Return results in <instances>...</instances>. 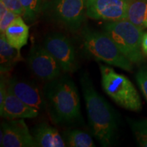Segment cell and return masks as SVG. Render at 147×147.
I'll return each mask as SVG.
<instances>
[{
  "label": "cell",
  "instance_id": "cell-1",
  "mask_svg": "<svg viewBox=\"0 0 147 147\" xmlns=\"http://www.w3.org/2000/svg\"><path fill=\"white\" fill-rule=\"evenodd\" d=\"M80 82L92 135L102 146H113L118 134L117 113L96 91L89 74L83 71L80 75Z\"/></svg>",
  "mask_w": 147,
  "mask_h": 147
},
{
  "label": "cell",
  "instance_id": "cell-2",
  "mask_svg": "<svg viewBox=\"0 0 147 147\" xmlns=\"http://www.w3.org/2000/svg\"><path fill=\"white\" fill-rule=\"evenodd\" d=\"M46 110L57 125H72L82 119L78 88L69 75L61 74L44 85Z\"/></svg>",
  "mask_w": 147,
  "mask_h": 147
},
{
  "label": "cell",
  "instance_id": "cell-3",
  "mask_svg": "<svg viewBox=\"0 0 147 147\" xmlns=\"http://www.w3.org/2000/svg\"><path fill=\"white\" fill-rule=\"evenodd\" d=\"M81 35L84 49L89 56L125 71H132L131 62L124 56L106 33L85 27Z\"/></svg>",
  "mask_w": 147,
  "mask_h": 147
},
{
  "label": "cell",
  "instance_id": "cell-4",
  "mask_svg": "<svg viewBox=\"0 0 147 147\" xmlns=\"http://www.w3.org/2000/svg\"><path fill=\"white\" fill-rule=\"evenodd\" d=\"M104 32L115 42L126 58L132 63L141 65L145 61L142 51L143 29L127 19L109 21L104 26Z\"/></svg>",
  "mask_w": 147,
  "mask_h": 147
},
{
  "label": "cell",
  "instance_id": "cell-5",
  "mask_svg": "<svg viewBox=\"0 0 147 147\" xmlns=\"http://www.w3.org/2000/svg\"><path fill=\"white\" fill-rule=\"evenodd\" d=\"M100 69L103 89L116 104L131 111L142 110L140 97L129 79L108 65L100 64Z\"/></svg>",
  "mask_w": 147,
  "mask_h": 147
},
{
  "label": "cell",
  "instance_id": "cell-6",
  "mask_svg": "<svg viewBox=\"0 0 147 147\" xmlns=\"http://www.w3.org/2000/svg\"><path fill=\"white\" fill-rule=\"evenodd\" d=\"M42 11L57 24L71 32L81 27L86 14V0H51Z\"/></svg>",
  "mask_w": 147,
  "mask_h": 147
},
{
  "label": "cell",
  "instance_id": "cell-7",
  "mask_svg": "<svg viewBox=\"0 0 147 147\" xmlns=\"http://www.w3.org/2000/svg\"><path fill=\"white\" fill-rule=\"evenodd\" d=\"M43 46L57 61L63 72L71 73L78 68L75 48L69 38L60 32H52L45 36Z\"/></svg>",
  "mask_w": 147,
  "mask_h": 147
},
{
  "label": "cell",
  "instance_id": "cell-8",
  "mask_svg": "<svg viewBox=\"0 0 147 147\" xmlns=\"http://www.w3.org/2000/svg\"><path fill=\"white\" fill-rule=\"evenodd\" d=\"M27 64L34 76L46 82L60 76L63 72L57 61L43 45L35 44L32 46L27 57Z\"/></svg>",
  "mask_w": 147,
  "mask_h": 147
},
{
  "label": "cell",
  "instance_id": "cell-9",
  "mask_svg": "<svg viewBox=\"0 0 147 147\" xmlns=\"http://www.w3.org/2000/svg\"><path fill=\"white\" fill-rule=\"evenodd\" d=\"M131 0H86V14L89 18L108 21L127 19Z\"/></svg>",
  "mask_w": 147,
  "mask_h": 147
},
{
  "label": "cell",
  "instance_id": "cell-10",
  "mask_svg": "<svg viewBox=\"0 0 147 147\" xmlns=\"http://www.w3.org/2000/svg\"><path fill=\"white\" fill-rule=\"evenodd\" d=\"M0 136L1 147H37L23 119H5L1 123Z\"/></svg>",
  "mask_w": 147,
  "mask_h": 147
},
{
  "label": "cell",
  "instance_id": "cell-11",
  "mask_svg": "<svg viewBox=\"0 0 147 147\" xmlns=\"http://www.w3.org/2000/svg\"><path fill=\"white\" fill-rule=\"evenodd\" d=\"M8 89L27 105L39 112L46 110L43 89L36 82L12 77L8 78Z\"/></svg>",
  "mask_w": 147,
  "mask_h": 147
},
{
  "label": "cell",
  "instance_id": "cell-12",
  "mask_svg": "<svg viewBox=\"0 0 147 147\" xmlns=\"http://www.w3.org/2000/svg\"><path fill=\"white\" fill-rule=\"evenodd\" d=\"M39 115L36 108L27 105L8 89L3 106L0 108V115L5 119H34Z\"/></svg>",
  "mask_w": 147,
  "mask_h": 147
},
{
  "label": "cell",
  "instance_id": "cell-13",
  "mask_svg": "<svg viewBox=\"0 0 147 147\" xmlns=\"http://www.w3.org/2000/svg\"><path fill=\"white\" fill-rule=\"evenodd\" d=\"M32 136L37 147H65V144L59 132L47 123L36 125L32 129Z\"/></svg>",
  "mask_w": 147,
  "mask_h": 147
},
{
  "label": "cell",
  "instance_id": "cell-14",
  "mask_svg": "<svg viewBox=\"0 0 147 147\" xmlns=\"http://www.w3.org/2000/svg\"><path fill=\"white\" fill-rule=\"evenodd\" d=\"M29 27L25 23L21 16H18L6 29L5 36L10 45L18 50L27 44Z\"/></svg>",
  "mask_w": 147,
  "mask_h": 147
},
{
  "label": "cell",
  "instance_id": "cell-15",
  "mask_svg": "<svg viewBox=\"0 0 147 147\" xmlns=\"http://www.w3.org/2000/svg\"><path fill=\"white\" fill-rule=\"evenodd\" d=\"M23 60L20 50L12 47L7 41L5 34L0 36V72L8 74L16 63Z\"/></svg>",
  "mask_w": 147,
  "mask_h": 147
},
{
  "label": "cell",
  "instance_id": "cell-16",
  "mask_svg": "<svg viewBox=\"0 0 147 147\" xmlns=\"http://www.w3.org/2000/svg\"><path fill=\"white\" fill-rule=\"evenodd\" d=\"M127 19L143 30L147 29V0H131Z\"/></svg>",
  "mask_w": 147,
  "mask_h": 147
},
{
  "label": "cell",
  "instance_id": "cell-17",
  "mask_svg": "<svg viewBox=\"0 0 147 147\" xmlns=\"http://www.w3.org/2000/svg\"><path fill=\"white\" fill-rule=\"evenodd\" d=\"M62 137L68 147H95L91 136L87 132L77 129H67L62 134Z\"/></svg>",
  "mask_w": 147,
  "mask_h": 147
},
{
  "label": "cell",
  "instance_id": "cell-18",
  "mask_svg": "<svg viewBox=\"0 0 147 147\" xmlns=\"http://www.w3.org/2000/svg\"><path fill=\"white\" fill-rule=\"evenodd\" d=\"M24 9L23 17L28 22H32L36 19L42 11L45 0H20Z\"/></svg>",
  "mask_w": 147,
  "mask_h": 147
},
{
  "label": "cell",
  "instance_id": "cell-19",
  "mask_svg": "<svg viewBox=\"0 0 147 147\" xmlns=\"http://www.w3.org/2000/svg\"><path fill=\"white\" fill-rule=\"evenodd\" d=\"M130 127L140 146L147 147V119H127Z\"/></svg>",
  "mask_w": 147,
  "mask_h": 147
},
{
  "label": "cell",
  "instance_id": "cell-20",
  "mask_svg": "<svg viewBox=\"0 0 147 147\" xmlns=\"http://www.w3.org/2000/svg\"><path fill=\"white\" fill-rule=\"evenodd\" d=\"M137 84L147 101V67L142 66L136 74Z\"/></svg>",
  "mask_w": 147,
  "mask_h": 147
},
{
  "label": "cell",
  "instance_id": "cell-21",
  "mask_svg": "<svg viewBox=\"0 0 147 147\" xmlns=\"http://www.w3.org/2000/svg\"><path fill=\"white\" fill-rule=\"evenodd\" d=\"M18 16L19 15L14 13L12 11L8 10L4 15L0 17V32L1 34H4L8 27Z\"/></svg>",
  "mask_w": 147,
  "mask_h": 147
},
{
  "label": "cell",
  "instance_id": "cell-22",
  "mask_svg": "<svg viewBox=\"0 0 147 147\" xmlns=\"http://www.w3.org/2000/svg\"><path fill=\"white\" fill-rule=\"evenodd\" d=\"M4 3L5 6L12 12L19 16L24 15V9L20 0H0Z\"/></svg>",
  "mask_w": 147,
  "mask_h": 147
},
{
  "label": "cell",
  "instance_id": "cell-23",
  "mask_svg": "<svg viewBox=\"0 0 147 147\" xmlns=\"http://www.w3.org/2000/svg\"><path fill=\"white\" fill-rule=\"evenodd\" d=\"M4 75L5 74H1V80H0V108L3 106L8 89V78H5Z\"/></svg>",
  "mask_w": 147,
  "mask_h": 147
},
{
  "label": "cell",
  "instance_id": "cell-24",
  "mask_svg": "<svg viewBox=\"0 0 147 147\" xmlns=\"http://www.w3.org/2000/svg\"><path fill=\"white\" fill-rule=\"evenodd\" d=\"M141 47L143 54L145 57H147V32L143 33Z\"/></svg>",
  "mask_w": 147,
  "mask_h": 147
}]
</instances>
